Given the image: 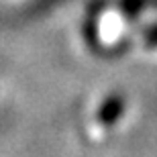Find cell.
<instances>
[{"label": "cell", "mask_w": 157, "mask_h": 157, "mask_svg": "<svg viewBox=\"0 0 157 157\" xmlns=\"http://www.w3.org/2000/svg\"><path fill=\"white\" fill-rule=\"evenodd\" d=\"M122 112V102L118 98H112L108 104H106V108L102 110V118H106V121H112V118H117L118 114Z\"/></svg>", "instance_id": "6da1fadb"}]
</instances>
